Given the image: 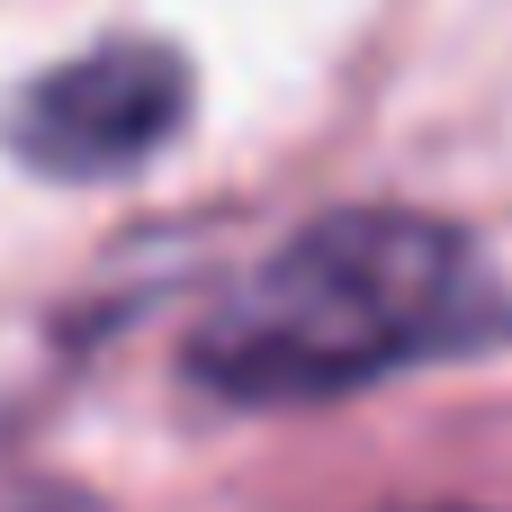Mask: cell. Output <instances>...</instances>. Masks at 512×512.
Returning <instances> with one entry per match:
<instances>
[{"instance_id":"6da1fadb","label":"cell","mask_w":512,"mask_h":512,"mask_svg":"<svg viewBox=\"0 0 512 512\" xmlns=\"http://www.w3.org/2000/svg\"><path fill=\"white\" fill-rule=\"evenodd\" d=\"M512 324L495 261L405 207H342L252 261L189 333V378L225 405H324L432 360H468Z\"/></svg>"},{"instance_id":"7a4b0ae2","label":"cell","mask_w":512,"mask_h":512,"mask_svg":"<svg viewBox=\"0 0 512 512\" xmlns=\"http://www.w3.org/2000/svg\"><path fill=\"white\" fill-rule=\"evenodd\" d=\"M189 126V54L162 36H99L0 108L9 162L36 180H126Z\"/></svg>"}]
</instances>
